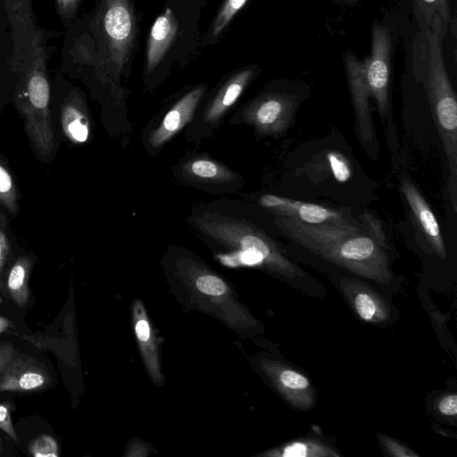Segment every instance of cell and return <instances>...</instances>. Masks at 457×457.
Listing matches in <instances>:
<instances>
[{
	"instance_id": "cell-1",
	"label": "cell",
	"mask_w": 457,
	"mask_h": 457,
	"mask_svg": "<svg viewBox=\"0 0 457 457\" xmlns=\"http://www.w3.org/2000/svg\"><path fill=\"white\" fill-rule=\"evenodd\" d=\"M447 31L436 25L418 29L411 45L412 71L424 88L437 128L449 168V193L457 210V100L443 55Z\"/></svg>"
},
{
	"instance_id": "cell-2",
	"label": "cell",
	"mask_w": 457,
	"mask_h": 457,
	"mask_svg": "<svg viewBox=\"0 0 457 457\" xmlns=\"http://www.w3.org/2000/svg\"><path fill=\"white\" fill-rule=\"evenodd\" d=\"M274 223L292 241L327 259L364 273L386 270L384 247L352 222L310 225L276 216Z\"/></svg>"
},
{
	"instance_id": "cell-3",
	"label": "cell",
	"mask_w": 457,
	"mask_h": 457,
	"mask_svg": "<svg viewBox=\"0 0 457 457\" xmlns=\"http://www.w3.org/2000/svg\"><path fill=\"white\" fill-rule=\"evenodd\" d=\"M204 0H167L155 19L145 53V78L186 64L198 50L199 18Z\"/></svg>"
},
{
	"instance_id": "cell-4",
	"label": "cell",
	"mask_w": 457,
	"mask_h": 457,
	"mask_svg": "<svg viewBox=\"0 0 457 457\" xmlns=\"http://www.w3.org/2000/svg\"><path fill=\"white\" fill-rule=\"evenodd\" d=\"M96 69L117 80L136 50L137 25L132 0H101L92 21Z\"/></svg>"
},
{
	"instance_id": "cell-5",
	"label": "cell",
	"mask_w": 457,
	"mask_h": 457,
	"mask_svg": "<svg viewBox=\"0 0 457 457\" xmlns=\"http://www.w3.org/2000/svg\"><path fill=\"white\" fill-rule=\"evenodd\" d=\"M198 231L220 244L236 248L246 263L264 262L279 271L294 274L297 269L278 250L277 245L257 227L220 212H205L195 218Z\"/></svg>"
},
{
	"instance_id": "cell-6",
	"label": "cell",
	"mask_w": 457,
	"mask_h": 457,
	"mask_svg": "<svg viewBox=\"0 0 457 457\" xmlns=\"http://www.w3.org/2000/svg\"><path fill=\"white\" fill-rule=\"evenodd\" d=\"M15 101L34 151L42 158L49 157L54 149V134L47 75L20 79Z\"/></svg>"
},
{
	"instance_id": "cell-7",
	"label": "cell",
	"mask_w": 457,
	"mask_h": 457,
	"mask_svg": "<svg viewBox=\"0 0 457 457\" xmlns=\"http://www.w3.org/2000/svg\"><path fill=\"white\" fill-rule=\"evenodd\" d=\"M393 52L389 28L375 21L371 29L370 54L366 58V80L383 121L390 113Z\"/></svg>"
},
{
	"instance_id": "cell-8",
	"label": "cell",
	"mask_w": 457,
	"mask_h": 457,
	"mask_svg": "<svg viewBox=\"0 0 457 457\" xmlns=\"http://www.w3.org/2000/svg\"><path fill=\"white\" fill-rule=\"evenodd\" d=\"M300 100L299 93L263 92L245 108V119L262 135L280 136L292 125Z\"/></svg>"
},
{
	"instance_id": "cell-9",
	"label": "cell",
	"mask_w": 457,
	"mask_h": 457,
	"mask_svg": "<svg viewBox=\"0 0 457 457\" xmlns=\"http://www.w3.org/2000/svg\"><path fill=\"white\" fill-rule=\"evenodd\" d=\"M343 61L355 114L356 133L362 146L373 156L378 154V143L370 109L371 94L366 80L367 60H361L353 52L346 50Z\"/></svg>"
},
{
	"instance_id": "cell-10",
	"label": "cell",
	"mask_w": 457,
	"mask_h": 457,
	"mask_svg": "<svg viewBox=\"0 0 457 457\" xmlns=\"http://www.w3.org/2000/svg\"><path fill=\"white\" fill-rule=\"evenodd\" d=\"M258 204L278 217L291 219L310 225L351 222L345 212L327 208L279 195L265 194Z\"/></svg>"
},
{
	"instance_id": "cell-11",
	"label": "cell",
	"mask_w": 457,
	"mask_h": 457,
	"mask_svg": "<svg viewBox=\"0 0 457 457\" xmlns=\"http://www.w3.org/2000/svg\"><path fill=\"white\" fill-rule=\"evenodd\" d=\"M51 382L47 369L37 360L15 353L0 373L1 392H33L41 390Z\"/></svg>"
},
{
	"instance_id": "cell-12",
	"label": "cell",
	"mask_w": 457,
	"mask_h": 457,
	"mask_svg": "<svg viewBox=\"0 0 457 457\" xmlns=\"http://www.w3.org/2000/svg\"><path fill=\"white\" fill-rule=\"evenodd\" d=\"M206 91L201 85L181 96L166 112L159 126L148 136V145L153 148L161 147L193 119L195 110Z\"/></svg>"
},
{
	"instance_id": "cell-13",
	"label": "cell",
	"mask_w": 457,
	"mask_h": 457,
	"mask_svg": "<svg viewBox=\"0 0 457 457\" xmlns=\"http://www.w3.org/2000/svg\"><path fill=\"white\" fill-rule=\"evenodd\" d=\"M260 71L258 65L251 64L238 70L226 79L206 106L203 115L204 124H217Z\"/></svg>"
},
{
	"instance_id": "cell-14",
	"label": "cell",
	"mask_w": 457,
	"mask_h": 457,
	"mask_svg": "<svg viewBox=\"0 0 457 457\" xmlns=\"http://www.w3.org/2000/svg\"><path fill=\"white\" fill-rule=\"evenodd\" d=\"M401 192L420 230L436 254L445 259L446 251L437 220L429 204L415 185L408 179L401 181Z\"/></svg>"
},
{
	"instance_id": "cell-15",
	"label": "cell",
	"mask_w": 457,
	"mask_h": 457,
	"mask_svg": "<svg viewBox=\"0 0 457 457\" xmlns=\"http://www.w3.org/2000/svg\"><path fill=\"white\" fill-rule=\"evenodd\" d=\"M61 123L63 134L71 142L79 144L87 140L89 120L81 99L69 96L62 106Z\"/></svg>"
},
{
	"instance_id": "cell-16",
	"label": "cell",
	"mask_w": 457,
	"mask_h": 457,
	"mask_svg": "<svg viewBox=\"0 0 457 457\" xmlns=\"http://www.w3.org/2000/svg\"><path fill=\"white\" fill-rule=\"evenodd\" d=\"M411 4L418 29H432L441 25L448 31L453 21L449 0H411Z\"/></svg>"
},
{
	"instance_id": "cell-17",
	"label": "cell",
	"mask_w": 457,
	"mask_h": 457,
	"mask_svg": "<svg viewBox=\"0 0 457 457\" xmlns=\"http://www.w3.org/2000/svg\"><path fill=\"white\" fill-rule=\"evenodd\" d=\"M31 268V259L24 255L20 256L11 266L5 278L6 293L21 309H24L29 303Z\"/></svg>"
},
{
	"instance_id": "cell-18",
	"label": "cell",
	"mask_w": 457,
	"mask_h": 457,
	"mask_svg": "<svg viewBox=\"0 0 457 457\" xmlns=\"http://www.w3.org/2000/svg\"><path fill=\"white\" fill-rule=\"evenodd\" d=\"M185 172L191 179L218 183L232 179V173L220 163L206 158H196L185 165Z\"/></svg>"
},
{
	"instance_id": "cell-19",
	"label": "cell",
	"mask_w": 457,
	"mask_h": 457,
	"mask_svg": "<svg viewBox=\"0 0 457 457\" xmlns=\"http://www.w3.org/2000/svg\"><path fill=\"white\" fill-rule=\"evenodd\" d=\"M246 2L247 0H225L209 27L208 31L203 37L201 46H204L207 44H213L217 41L234 16Z\"/></svg>"
},
{
	"instance_id": "cell-20",
	"label": "cell",
	"mask_w": 457,
	"mask_h": 457,
	"mask_svg": "<svg viewBox=\"0 0 457 457\" xmlns=\"http://www.w3.org/2000/svg\"><path fill=\"white\" fill-rule=\"evenodd\" d=\"M0 204L12 215H16L19 210L18 195L14 180L0 161Z\"/></svg>"
},
{
	"instance_id": "cell-21",
	"label": "cell",
	"mask_w": 457,
	"mask_h": 457,
	"mask_svg": "<svg viewBox=\"0 0 457 457\" xmlns=\"http://www.w3.org/2000/svg\"><path fill=\"white\" fill-rule=\"evenodd\" d=\"M29 452L34 457H58L60 450L56 440L50 435H39L29 445Z\"/></svg>"
},
{
	"instance_id": "cell-22",
	"label": "cell",
	"mask_w": 457,
	"mask_h": 457,
	"mask_svg": "<svg viewBox=\"0 0 457 457\" xmlns=\"http://www.w3.org/2000/svg\"><path fill=\"white\" fill-rule=\"evenodd\" d=\"M195 286L202 293L212 296L223 295L227 289L220 278L208 273L200 275L195 280Z\"/></svg>"
},
{
	"instance_id": "cell-23",
	"label": "cell",
	"mask_w": 457,
	"mask_h": 457,
	"mask_svg": "<svg viewBox=\"0 0 457 457\" xmlns=\"http://www.w3.org/2000/svg\"><path fill=\"white\" fill-rule=\"evenodd\" d=\"M328 159L329 160L330 168L335 179L338 182L347 181L352 174L347 159L338 152H329Z\"/></svg>"
},
{
	"instance_id": "cell-24",
	"label": "cell",
	"mask_w": 457,
	"mask_h": 457,
	"mask_svg": "<svg viewBox=\"0 0 457 457\" xmlns=\"http://www.w3.org/2000/svg\"><path fill=\"white\" fill-rule=\"evenodd\" d=\"M279 381L290 390H302L309 386V381L304 376L291 370H283L279 375Z\"/></svg>"
},
{
	"instance_id": "cell-25",
	"label": "cell",
	"mask_w": 457,
	"mask_h": 457,
	"mask_svg": "<svg viewBox=\"0 0 457 457\" xmlns=\"http://www.w3.org/2000/svg\"><path fill=\"white\" fill-rule=\"evenodd\" d=\"M12 408L13 405L10 402L0 403V429L18 444L20 440L11 418Z\"/></svg>"
},
{
	"instance_id": "cell-26",
	"label": "cell",
	"mask_w": 457,
	"mask_h": 457,
	"mask_svg": "<svg viewBox=\"0 0 457 457\" xmlns=\"http://www.w3.org/2000/svg\"><path fill=\"white\" fill-rule=\"evenodd\" d=\"M355 307L358 314L364 320H371L376 313V304L373 299L365 293L356 295Z\"/></svg>"
},
{
	"instance_id": "cell-27",
	"label": "cell",
	"mask_w": 457,
	"mask_h": 457,
	"mask_svg": "<svg viewBox=\"0 0 457 457\" xmlns=\"http://www.w3.org/2000/svg\"><path fill=\"white\" fill-rule=\"evenodd\" d=\"M362 220V225L368 234L373 237L382 247L386 246L385 234L381 228L378 220L372 215L365 213Z\"/></svg>"
},
{
	"instance_id": "cell-28",
	"label": "cell",
	"mask_w": 457,
	"mask_h": 457,
	"mask_svg": "<svg viewBox=\"0 0 457 457\" xmlns=\"http://www.w3.org/2000/svg\"><path fill=\"white\" fill-rule=\"evenodd\" d=\"M2 220H0V278L3 275L4 267L6 265L9 254H10V242L7 234L2 226Z\"/></svg>"
},
{
	"instance_id": "cell-29",
	"label": "cell",
	"mask_w": 457,
	"mask_h": 457,
	"mask_svg": "<svg viewBox=\"0 0 457 457\" xmlns=\"http://www.w3.org/2000/svg\"><path fill=\"white\" fill-rule=\"evenodd\" d=\"M441 413L454 416L457 413V395H451L443 398L438 405Z\"/></svg>"
},
{
	"instance_id": "cell-30",
	"label": "cell",
	"mask_w": 457,
	"mask_h": 457,
	"mask_svg": "<svg viewBox=\"0 0 457 457\" xmlns=\"http://www.w3.org/2000/svg\"><path fill=\"white\" fill-rule=\"evenodd\" d=\"M82 0H56L58 10L64 17H71Z\"/></svg>"
},
{
	"instance_id": "cell-31",
	"label": "cell",
	"mask_w": 457,
	"mask_h": 457,
	"mask_svg": "<svg viewBox=\"0 0 457 457\" xmlns=\"http://www.w3.org/2000/svg\"><path fill=\"white\" fill-rule=\"evenodd\" d=\"M15 351L9 342L0 341V373L6 367Z\"/></svg>"
},
{
	"instance_id": "cell-32",
	"label": "cell",
	"mask_w": 457,
	"mask_h": 457,
	"mask_svg": "<svg viewBox=\"0 0 457 457\" xmlns=\"http://www.w3.org/2000/svg\"><path fill=\"white\" fill-rule=\"evenodd\" d=\"M284 456H307L309 455V447L303 443H294L287 445L282 453Z\"/></svg>"
},
{
	"instance_id": "cell-33",
	"label": "cell",
	"mask_w": 457,
	"mask_h": 457,
	"mask_svg": "<svg viewBox=\"0 0 457 457\" xmlns=\"http://www.w3.org/2000/svg\"><path fill=\"white\" fill-rule=\"evenodd\" d=\"M136 334L141 342H146L150 337V328L145 320H139L136 324Z\"/></svg>"
},
{
	"instance_id": "cell-34",
	"label": "cell",
	"mask_w": 457,
	"mask_h": 457,
	"mask_svg": "<svg viewBox=\"0 0 457 457\" xmlns=\"http://www.w3.org/2000/svg\"><path fill=\"white\" fill-rule=\"evenodd\" d=\"M11 325V322L9 320L0 316V334L7 329Z\"/></svg>"
},
{
	"instance_id": "cell-35",
	"label": "cell",
	"mask_w": 457,
	"mask_h": 457,
	"mask_svg": "<svg viewBox=\"0 0 457 457\" xmlns=\"http://www.w3.org/2000/svg\"><path fill=\"white\" fill-rule=\"evenodd\" d=\"M333 1L341 3V4H352V3L357 2L358 0H333Z\"/></svg>"
},
{
	"instance_id": "cell-36",
	"label": "cell",
	"mask_w": 457,
	"mask_h": 457,
	"mask_svg": "<svg viewBox=\"0 0 457 457\" xmlns=\"http://www.w3.org/2000/svg\"><path fill=\"white\" fill-rule=\"evenodd\" d=\"M4 451V444H3L2 440L0 439V456L3 455Z\"/></svg>"
}]
</instances>
